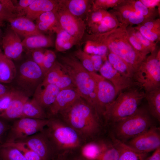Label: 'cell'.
Masks as SVG:
<instances>
[{
    "label": "cell",
    "mask_w": 160,
    "mask_h": 160,
    "mask_svg": "<svg viewBox=\"0 0 160 160\" xmlns=\"http://www.w3.org/2000/svg\"><path fill=\"white\" fill-rule=\"evenodd\" d=\"M59 115L86 143L97 139L103 130L104 124L97 111L81 97Z\"/></svg>",
    "instance_id": "cell-1"
},
{
    "label": "cell",
    "mask_w": 160,
    "mask_h": 160,
    "mask_svg": "<svg viewBox=\"0 0 160 160\" xmlns=\"http://www.w3.org/2000/svg\"><path fill=\"white\" fill-rule=\"evenodd\" d=\"M43 132L57 155L73 153L86 143L75 130L59 117L49 118Z\"/></svg>",
    "instance_id": "cell-2"
},
{
    "label": "cell",
    "mask_w": 160,
    "mask_h": 160,
    "mask_svg": "<svg viewBox=\"0 0 160 160\" xmlns=\"http://www.w3.org/2000/svg\"><path fill=\"white\" fill-rule=\"evenodd\" d=\"M105 108L102 119L104 124L111 126L134 113L139 108L145 93L139 87L121 91Z\"/></svg>",
    "instance_id": "cell-3"
},
{
    "label": "cell",
    "mask_w": 160,
    "mask_h": 160,
    "mask_svg": "<svg viewBox=\"0 0 160 160\" xmlns=\"http://www.w3.org/2000/svg\"><path fill=\"white\" fill-rule=\"evenodd\" d=\"M60 59L64 70L81 97L96 110V84L91 73L74 56H63Z\"/></svg>",
    "instance_id": "cell-4"
},
{
    "label": "cell",
    "mask_w": 160,
    "mask_h": 160,
    "mask_svg": "<svg viewBox=\"0 0 160 160\" xmlns=\"http://www.w3.org/2000/svg\"><path fill=\"white\" fill-rule=\"evenodd\" d=\"M150 115L148 109L139 107L133 114L111 126L110 135L125 143L153 126Z\"/></svg>",
    "instance_id": "cell-5"
},
{
    "label": "cell",
    "mask_w": 160,
    "mask_h": 160,
    "mask_svg": "<svg viewBox=\"0 0 160 160\" xmlns=\"http://www.w3.org/2000/svg\"><path fill=\"white\" fill-rule=\"evenodd\" d=\"M126 27L122 25L108 32L105 43L109 52L130 65L135 71L146 58L137 52L129 43Z\"/></svg>",
    "instance_id": "cell-6"
},
{
    "label": "cell",
    "mask_w": 160,
    "mask_h": 160,
    "mask_svg": "<svg viewBox=\"0 0 160 160\" xmlns=\"http://www.w3.org/2000/svg\"><path fill=\"white\" fill-rule=\"evenodd\" d=\"M133 79L145 93L160 87V49L157 46L135 72Z\"/></svg>",
    "instance_id": "cell-7"
},
{
    "label": "cell",
    "mask_w": 160,
    "mask_h": 160,
    "mask_svg": "<svg viewBox=\"0 0 160 160\" xmlns=\"http://www.w3.org/2000/svg\"><path fill=\"white\" fill-rule=\"evenodd\" d=\"M44 75L41 68L33 60L26 61L19 68L18 84L22 91L30 94L43 81Z\"/></svg>",
    "instance_id": "cell-8"
},
{
    "label": "cell",
    "mask_w": 160,
    "mask_h": 160,
    "mask_svg": "<svg viewBox=\"0 0 160 160\" xmlns=\"http://www.w3.org/2000/svg\"><path fill=\"white\" fill-rule=\"evenodd\" d=\"M48 119H39L27 118L19 119L11 126L5 143L18 141L38 132L43 131Z\"/></svg>",
    "instance_id": "cell-9"
},
{
    "label": "cell",
    "mask_w": 160,
    "mask_h": 160,
    "mask_svg": "<svg viewBox=\"0 0 160 160\" xmlns=\"http://www.w3.org/2000/svg\"><path fill=\"white\" fill-rule=\"evenodd\" d=\"M61 28L79 42L84 36L86 24L81 18L70 13L59 0L55 9Z\"/></svg>",
    "instance_id": "cell-10"
},
{
    "label": "cell",
    "mask_w": 160,
    "mask_h": 160,
    "mask_svg": "<svg viewBox=\"0 0 160 160\" xmlns=\"http://www.w3.org/2000/svg\"><path fill=\"white\" fill-rule=\"evenodd\" d=\"M90 73L96 84V110L102 119L105 108L114 100L118 94L110 81L95 72Z\"/></svg>",
    "instance_id": "cell-11"
},
{
    "label": "cell",
    "mask_w": 160,
    "mask_h": 160,
    "mask_svg": "<svg viewBox=\"0 0 160 160\" xmlns=\"http://www.w3.org/2000/svg\"><path fill=\"white\" fill-rule=\"evenodd\" d=\"M134 150L148 153L160 147V128L154 125L125 143Z\"/></svg>",
    "instance_id": "cell-12"
},
{
    "label": "cell",
    "mask_w": 160,
    "mask_h": 160,
    "mask_svg": "<svg viewBox=\"0 0 160 160\" xmlns=\"http://www.w3.org/2000/svg\"><path fill=\"white\" fill-rule=\"evenodd\" d=\"M109 12L116 17L121 25L127 27L147 22L145 18L134 8L130 0H123Z\"/></svg>",
    "instance_id": "cell-13"
},
{
    "label": "cell",
    "mask_w": 160,
    "mask_h": 160,
    "mask_svg": "<svg viewBox=\"0 0 160 160\" xmlns=\"http://www.w3.org/2000/svg\"><path fill=\"white\" fill-rule=\"evenodd\" d=\"M17 141L25 143L36 153L42 160H52L57 155L43 131Z\"/></svg>",
    "instance_id": "cell-14"
},
{
    "label": "cell",
    "mask_w": 160,
    "mask_h": 160,
    "mask_svg": "<svg viewBox=\"0 0 160 160\" xmlns=\"http://www.w3.org/2000/svg\"><path fill=\"white\" fill-rule=\"evenodd\" d=\"M99 70L101 75L113 85L117 94L124 90L139 87L133 79L124 76L115 69L108 60L105 61Z\"/></svg>",
    "instance_id": "cell-15"
},
{
    "label": "cell",
    "mask_w": 160,
    "mask_h": 160,
    "mask_svg": "<svg viewBox=\"0 0 160 160\" xmlns=\"http://www.w3.org/2000/svg\"><path fill=\"white\" fill-rule=\"evenodd\" d=\"M1 46L4 54L12 60L20 58L24 50L20 36L9 26L3 35Z\"/></svg>",
    "instance_id": "cell-16"
},
{
    "label": "cell",
    "mask_w": 160,
    "mask_h": 160,
    "mask_svg": "<svg viewBox=\"0 0 160 160\" xmlns=\"http://www.w3.org/2000/svg\"><path fill=\"white\" fill-rule=\"evenodd\" d=\"M81 97L75 87L60 90L54 102L49 108L50 115L52 117L58 115Z\"/></svg>",
    "instance_id": "cell-17"
},
{
    "label": "cell",
    "mask_w": 160,
    "mask_h": 160,
    "mask_svg": "<svg viewBox=\"0 0 160 160\" xmlns=\"http://www.w3.org/2000/svg\"><path fill=\"white\" fill-rule=\"evenodd\" d=\"M28 100V95L23 91L12 90L9 103L6 110L0 114V117L8 119L20 118L24 105Z\"/></svg>",
    "instance_id": "cell-18"
},
{
    "label": "cell",
    "mask_w": 160,
    "mask_h": 160,
    "mask_svg": "<svg viewBox=\"0 0 160 160\" xmlns=\"http://www.w3.org/2000/svg\"><path fill=\"white\" fill-rule=\"evenodd\" d=\"M60 90L55 84L42 82L35 89L33 98L44 109L49 108L54 102Z\"/></svg>",
    "instance_id": "cell-19"
},
{
    "label": "cell",
    "mask_w": 160,
    "mask_h": 160,
    "mask_svg": "<svg viewBox=\"0 0 160 160\" xmlns=\"http://www.w3.org/2000/svg\"><path fill=\"white\" fill-rule=\"evenodd\" d=\"M9 26L20 36L25 38L42 33L33 21L25 16L16 17L9 22Z\"/></svg>",
    "instance_id": "cell-20"
},
{
    "label": "cell",
    "mask_w": 160,
    "mask_h": 160,
    "mask_svg": "<svg viewBox=\"0 0 160 160\" xmlns=\"http://www.w3.org/2000/svg\"><path fill=\"white\" fill-rule=\"evenodd\" d=\"M106 37L102 34L86 35L87 40L83 51L89 54L98 55L105 58L108 51L105 43Z\"/></svg>",
    "instance_id": "cell-21"
},
{
    "label": "cell",
    "mask_w": 160,
    "mask_h": 160,
    "mask_svg": "<svg viewBox=\"0 0 160 160\" xmlns=\"http://www.w3.org/2000/svg\"><path fill=\"white\" fill-rule=\"evenodd\" d=\"M59 0H35L24 12V16L32 21L36 20L42 14L54 10Z\"/></svg>",
    "instance_id": "cell-22"
},
{
    "label": "cell",
    "mask_w": 160,
    "mask_h": 160,
    "mask_svg": "<svg viewBox=\"0 0 160 160\" xmlns=\"http://www.w3.org/2000/svg\"><path fill=\"white\" fill-rule=\"evenodd\" d=\"M36 21L37 27L42 33H56L61 28L55 9L42 14Z\"/></svg>",
    "instance_id": "cell-23"
},
{
    "label": "cell",
    "mask_w": 160,
    "mask_h": 160,
    "mask_svg": "<svg viewBox=\"0 0 160 160\" xmlns=\"http://www.w3.org/2000/svg\"><path fill=\"white\" fill-rule=\"evenodd\" d=\"M111 141L118 150L119 160H146L148 153L139 152L110 135Z\"/></svg>",
    "instance_id": "cell-24"
},
{
    "label": "cell",
    "mask_w": 160,
    "mask_h": 160,
    "mask_svg": "<svg viewBox=\"0 0 160 160\" xmlns=\"http://www.w3.org/2000/svg\"><path fill=\"white\" fill-rule=\"evenodd\" d=\"M22 43L24 50L28 52L34 49L52 47L55 44L51 36L43 33L25 38Z\"/></svg>",
    "instance_id": "cell-25"
},
{
    "label": "cell",
    "mask_w": 160,
    "mask_h": 160,
    "mask_svg": "<svg viewBox=\"0 0 160 160\" xmlns=\"http://www.w3.org/2000/svg\"><path fill=\"white\" fill-rule=\"evenodd\" d=\"M60 0L61 3L70 13L81 18L82 16L87 13H89V10L91 9L92 10V0Z\"/></svg>",
    "instance_id": "cell-26"
},
{
    "label": "cell",
    "mask_w": 160,
    "mask_h": 160,
    "mask_svg": "<svg viewBox=\"0 0 160 160\" xmlns=\"http://www.w3.org/2000/svg\"><path fill=\"white\" fill-rule=\"evenodd\" d=\"M16 73L14 63L4 54L0 46V82H11L15 77Z\"/></svg>",
    "instance_id": "cell-27"
},
{
    "label": "cell",
    "mask_w": 160,
    "mask_h": 160,
    "mask_svg": "<svg viewBox=\"0 0 160 160\" xmlns=\"http://www.w3.org/2000/svg\"><path fill=\"white\" fill-rule=\"evenodd\" d=\"M122 25L109 12L99 22L89 27L91 34H100L113 30Z\"/></svg>",
    "instance_id": "cell-28"
},
{
    "label": "cell",
    "mask_w": 160,
    "mask_h": 160,
    "mask_svg": "<svg viewBox=\"0 0 160 160\" xmlns=\"http://www.w3.org/2000/svg\"><path fill=\"white\" fill-rule=\"evenodd\" d=\"M22 118L39 119H48L44 109L34 98L28 100L25 104L20 117Z\"/></svg>",
    "instance_id": "cell-29"
},
{
    "label": "cell",
    "mask_w": 160,
    "mask_h": 160,
    "mask_svg": "<svg viewBox=\"0 0 160 160\" xmlns=\"http://www.w3.org/2000/svg\"><path fill=\"white\" fill-rule=\"evenodd\" d=\"M108 57V62L115 69L124 76L133 79L135 70L130 65L109 52Z\"/></svg>",
    "instance_id": "cell-30"
},
{
    "label": "cell",
    "mask_w": 160,
    "mask_h": 160,
    "mask_svg": "<svg viewBox=\"0 0 160 160\" xmlns=\"http://www.w3.org/2000/svg\"><path fill=\"white\" fill-rule=\"evenodd\" d=\"M148 103V110L150 114L160 121V87L145 93Z\"/></svg>",
    "instance_id": "cell-31"
},
{
    "label": "cell",
    "mask_w": 160,
    "mask_h": 160,
    "mask_svg": "<svg viewBox=\"0 0 160 160\" xmlns=\"http://www.w3.org/2000/svg\"><path fill=\"white\" fill-rule=\"evenodd\" d=\"M55 43L56 49L59 52H64L71 49L78 43L77 40L62 28L56 33Z\"/></svg>",
    "instance_id": "cell-32"
},
{
    "label": "cell",
    "mask_w": 160,
    "mask_h": 160,
    "mask_svg": "<svg viewBox=\"0 0 160 160\" xmlns=\"http://www.w3.org/2000/svg\"><path fill=\"white\" fill-rule=\"evenodd\" d=\"M100 151L95 160H119V152L111 141L99 139Z\"/></svg>",
    "instance_id": "cell-33"
},
{
    "label": "cell",
    "mask_w": 160,
    "mask_h": 160,
    "mask_svg": "<svg viewBox=\"0 0 160 160\" xmlns=\"http://www.w3.org/2000/svg\"><path fill=\"white\" fill-rule=\"evenodd\" d=\"M79 150L80 155L87 160H95L100 151L99 139H96L85 143Z\"/></svg>",
    "instance_id": "cell-34"
},
{
    "label": "cell",
    "mask_w": 160,
    "mask_h": 160,
    "mask_svg": "<svg viewBox=\"0 0 160 160\" xmlns=\"http://www.w3.org/2000/svg\"><path fill=\"white\" fill-rule=\"evenodd\" d=\"M66 73L61 63L56 61L44 75L42 82L45 84H55L60 78Z\"/></svg>",
    "instance_id": "cell-35"
},
{
    "label": "cell",
    "mask_w": 160,
    "mask_h": 160,
    "mask_svg": "<svg viewBox=\"0 0 160 160\" xmlns=\"http://www.w3.org/2000/svg\"><path fill=\"white\" fill-rule=\"evenodd\" d=\"M11 146L20 151L27 160H42L40 156L24 143L20 141L3 143L0 147Z\"/></svg>",
    "instance_id": "cell-36"
},
{
    "label": "cell",
    "mask_w": 160,
    "mask_h": 160,
    "mask_svg": "<svg viewBox=\"0 0 160 160\" xmlns=\"http://www.w3.org/2000/svg\"><path fill=\"white\" fill-rule=\"evenodd\" d=\"M130 1L135 10L145 18L147 22L157 18L160 15V9L158 8H148L140 0H130Z\"/></svg>",
    "instance_id": "cell-37"
},
{
    "label": "cell",
    "mask_w": 160,
    "mask_h": 160,
    "mask_svg": "<svg viewBox=\"0 0 160 160\" xmlns=\"http://www.w3.org/2000/svg\"><path fill=\"white\" fill-rule=\"evenodd\" d=\"M0 160H27L21 152L11 146L0 147Z\"/></svg>",
    "instance_id": "cell-38"
},
{
    "label": "cell",
    "mask_w": 160,
    "mask_h": 160,
    "mask_svg": "<svg viewBox=\"0 0 160 160\" xmlns=\"http://www.w3.org/2000/svg\"><path fill=\"white\" fill-rule=\"evenodd\" d=\"M126 28L135 36L143 46L149 51L150 53L156 49L158 43L152 42L147 39L134 27L129 26Z\"/></svg>",
    "instance_id": "cell-39"
},
{
    "label": "cell",
    "mask_w": 160,
    "mask_h": 160,
    "mask_svg": "<svg viewBox=\"0 0 160 160\" xmlns=\"http://www.w3.org/2000/svg\"><path fill=\"white\" fill-rule=\"evenodd\" d=\"M74 56L88 71L90 72H95L89 54L86 53L81 49H79L74 52Z\"/></svg>",
    "instance_id": "cell-40"
},
{
    "label": "cell",
    "mask_w": 160,
    "mask_h": 160,
    "mask_svg": "<svg viewBox=\"0 0 160 160\" xmlns=\"http://www.w3.org/2000/svg\"><path fill=\"white\" fill-rule=\"evenodd\" d=\"M123 0H92L91 10L97 9L106 10L113 8L121 3Z\"/></svg>",
    "instance_id": "cell-41"
},
{
    "label": "cell",
    "mask_w": 160,
    "mask_h": 160,
    "mask_svg": "<svg viewBox=\"0 0 160 160\" xmlns=\"http://www.w3.org/2000/svg\"><path fill=\"white\" fill-rule=\"evenodd\" d=\"M126 29L128 39L131 44L140 55L143 57L146 58L148 55L150 53V52L142 45L130 31L127 28Z\"/></svg>",
    "instance_id": "cell-42"
},
{
    "label": "cell",
    "mask_w": 160,
    "mask_h": 160,
    "mask_svg": "<svg viewBox=\"0 0 160 160\" xmlns=\"http://www.w3.org/2000/svg\"><path fill=\"white\" fill-rule=\"evenodd\" d=\"M106 10L97 9L91 10L88 15L87 23L88 27L100 22L108 13Z\"/></svg>",
    "instance_id": "cell-43"
},
{
    "label": "cell",
    "mask_w": 160,
    "mask_h": 160,
    "mask_svg": "<svg viewBox=\"0 0 160 160\" xmlns=\"http://www.w3.org/2000/svg\"><path fill=\"white\" fill-rule=\"evenodd\" d=\"M134 27L147 39L153 42L158 43L160 40V32L149 29L142 24L137 25Z\"/></svg>",
    "instance_id": "cell-44"
},
{
    "label": "cell",
    "mask_w": 160,
    "mask_h": 160,
    "mask_svg": "<svg viewBox=\"0 0 160 160\" xmlns=\"http://www.w3.org/2000/svg\"><path fill=\"white\" fill-rule=\"evenodd\" d=\"M56 55L54 52L46 49L44 54L43 67V71L44 74L53 65L56 61Z\"/></svg>",
    "instance_id": "cell-45"
},
{
    "label": "cell",
    "mask_w": 160,
    "mask_h": 160,
    "mask_svg": "<svg viewBox=\"0 0 160 160\" xmlns=\"http://www.w3.org/2000/svg\"><path fill=\"white\" fill-rule=\"evenodd\" d=\"M46 49L44 48L37 49L31 50L29 52L31 53L32 60L41 68L42 71L44 54Z\"/></svg>",
    "instance_id": "cell-46"
},
{
    "label": "cell",
    "mask_w": 160,
    "mask_h": 160,
    "mask_svg": "<svg viewBox=\"0 0 160 160\" xmlns=\"http://www.w3.org/2000/svg\"><path fill=\"white\" fill-rule=\"evenodd\" d=\"M55 85L60 90L69 88L75 87L71 78L66 72L60 78Z\"/></svg>",
    "instance_id": "cell-47"
},
{
    "label": "cell",
    "mask_w": 160,
    "mask_h": 160,
    "mask_svg": "<svg viewBox=\"0 0 160 160\" xmlns=\"http://www.w3.org/2000/svg\"><path fill=\"white\" fill-rule=\"evenodd\" d=\"M19 16L13 14L7 9L0 3V27L4 25V22H9L11 20Z\"/></svg>",
    "instance_id": "cell-48"
},
{
    "label": "cell",
    "mask_w": 160,
    "mask_h": 160,
    "mask_svg": "<svg viewBox=\"0 0 160 160\" xmlns=\"http://www.w3.org/2000/svg\"><path fill=\"white\" fill-rule=\"evenodd\" d=\"M141 24L149 29L160 32V18L159 17L146 22Z\"/></svg>",
    "instance_id": "cell-49"
},
{
    "label": "cell",
    "mask_w": 160,
    "mask_h": 160,
    "mask_svg": "<svg viewBox=\"0 0 160 160\" xmlns=\"http://www.w3.org/2000/svg\"><path fill=\"white\" fill-rule=\"evenodd\" d=\"M11 92L12 91H10L5 95L0 97V114L8 106L11 99Z\"/></svg>",
    "instance_id": "cell-50"
},
{
    "label": "cell",
    "mask_w": 160,
    "mask_h": 160,
    "mask_svg": "<svg viewBox=\"0 0 160 160\" xmlns=\"http://www.w3.org/2000/svg\"><path fill=\"white\" fill-rule=\"evenodd\" d=\"M90 55L95 71L99 70L103 65L102 59L103 58L98 55Z\"/></svg>",
    "instance_id": "cell-51"
},
{
    "label": "cell",
    "mask_w": 160,
    "mask_h": 160,
    "mask_svg": "<svg viewBox=\"0 0 160 160\" xmlns=\"http://www.w3.org/2000/svg\"><path fill=\"white\" fill-rule=\"evenodd\" d=\"M145 6L148 8H156L160 9V0H140Z\"/></svg>",
    "instance_id": "cell-52"
},
{
    "label": "cell",
    "mask_w": 160,
    "mask_h": 160,
    "mask_svg": "<svg viewBox=\"0 0 160 160\" xmlns=\"http://www.w3.org/2000/svg\"><path fill=\"white\" fill-rule=\"evenodd\" d=\"M146 160H160V147L155 150L152 154Z\"/></svg>",
    "instance_id": "cell-53"
},
{
    "label": "cell",
    "mask_w": 160,
    "mask_h": 160,
    "mask_svg": "<svg viewBox=\"0 0 160 160\" xmlns=\"http://www.w3.org/2000/svg\"><path fill=\"white\" fill-rule=\"evenodd\" d=\"M7 129V126L6 124L0 120V145L2 144V138Z\"/></svg>",
    "instance_id": "cell-54"
},
{
    "label": "cell",
    "mask_w": 160,
    "mask_h": 160,
    "mask_svg": "<svg viewBox=\"0 0 160 160\" xmlns=\"http://www.w3.org/2000/svg\"><path fill=\"white\" fill-rule=\"evenodd\" d=\"M10 91L5 86L0 83V97L5 95Z\"/></svg>",
    "instance_id": "cell-55"
},
{
    "label": "cell",
    "mask_w": 160,
    "mask_h": 160,
    "mask_svg": "<svg viewBox=\"0 0 160 160\" xmlns=\"http://www.w3.org/2000/svg\"><path fill=\"white\" fill-rule=\"evenodd\" d=\"M69 153H62L57 155L52 160H69Z\"/></svg>",
    "instance_id": "cell-56"
},
{
    "label": "cell",
    "mask_w": 160,
    "mask_h": 160,
    "mask_svg": "<svg viewBox=\"0 0 160 160\" xmlns=\"http://www.w3.org/2000/svg\"><path fill=\"white\" fill-rule=\"evenodd\" d=\"M69 160H87L80 156H75L69 159Z\"/></svg>",
    "instance_id": "cell-57"
},
{
    "label": "cell",
    "mask_w": 160,
    "mask_h": 160,
    "mask_svg": "<svg viewBox=\"0 0 160 160\" xmlns=\"http://www.w3.org/2000/svg\"><path fill=\"white\" fill-rule=\"evenodd\" d=\"M3 35V34H2V32H1V31L0 28V46H1V39H2Z\"/></svg>",
    "instance_id": "cell-58"
},
{
    "label": "cell",
    "mask_w": 160,
    "mask_h": 160,
    "mask_svg": "<svg viewBox=\"0 0 160 160\" xmlns=\"http://www.w3.org/2000/svg\"></svg>",
    "instance_id": "cell-59"
}]
</instances>
